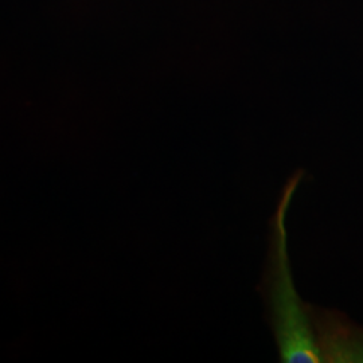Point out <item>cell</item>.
<instances>
[{"instance_id": "7a4b0ae2", "label": "cell", "mask_w": 363, "mask_h": 363, "mask_svg": "<svg viewBox=\"0 0 363 363\" xmlns=\"http://www.w3.org/2000/svg\"><path fill=\"white\" fill-rule=\"evenodd\" d=\"M322 362H363V331L340 313L307 303Z\"/></svg>"}, {"instance_id": "6da1fadb", "label": "cell", "mask_w": 363, "mask_h": 363, "mask_svg": "<svg viewBox=\"0 0 363 363\" xmlns=\"http://www.w3.org/2000/svg\"><path fill=\"white\" fill-rule=\"evenodd\" d=\"M303 179L304 169H298L283 186L269 225V249L261 284L280 361L286 363L322 362L307 303L294 284L286 244V213Z\"/></svg>"}]
</instances>
